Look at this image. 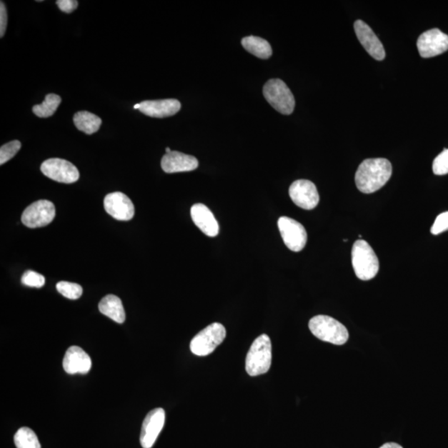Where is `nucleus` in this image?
I'll return each instance as SVG.
<instances>
[{
	"label": "nucleus",
	"mask_w": 448,
	"mask_h": 448,
	"mask_svg": "<svg viewBox=\"0 0 448 448\" xmlns=\"http://www.w3.org/2000/svg\"><path fill=\"white\" fill-rule=\"evenodd\" d=\"M392 175V164L384 158L365 159L355 174V184L360 192L372 194L383 188Z\"/></svg>",
	"instance_id": "f257e3e1"
},
{
	"label": "nucleus",
	"mask_w": 448,
	"mask_h": 448,
	"mask_svg": "<svg viewBox=\"0 0 448 448\" xmlns=\"http://www.w3.org/2000/svg\"><path fill=\"white\" fill-rule=\"evenodd\" d=\"M272 364V343L267 334H261L247 354L245 369L252 377L269 372Z\"/></svg>",
	"instance_id": "f03ea898"
},
{
	"label": "nucleus",
	"mask_w": 448,
	"mask_h": 448,
	"mask_svg": "<svg viewBox=\"0 0 448 448\" xmlns=\"http://www.w3.org/2000/svg\"><path fill=\"white\" fill-rule=\"evenodd\" d=\"M352 265L360 280L369 281L378 274L379 264L374 251L364 240L355 242L352 249Z\"/></svg>",
	"instance_id": "7ed1b4c3"
},
{
	"label": "nucleus",
	"mask_w": 448,
	"mask_h": 448,
	"mask_svg": "<svg viewBox=\"0 0 448 448\" xmlns=\"http://www.w3.org/2000/svg\"><path fill=\"white\" fill-rule=\"evenodd\" d=\"M309 329L321 341L342 346L347 342L349 332L346 327L331 317H314L309 322Z\"/></svg>",
	"instance_id": "20e7f679"
},
{
	"label": "nucleus",
	"mask_w": 448,
	"mask_h": 448,
	"mask_svg": "<svg viewBox=\"0 0 448 448\" xmlns=\"http://www.w3.org/2000/svg\"><path fill=\"white\" fill-rule=\"evenodd\" d=\"M264 95L269 104L283 115L294 111L295 99L289 87L281 79H271L264 86Z\"/></svg>",
	"instance_id": "39448f33"
},
{
	"label": "nucleus",
	"mask_w": 448,
	"mask_h": 448,
	"mask_svg": "<svg viewBox=\"0 0 448 448\" xmlns=\"http://www.w3.org/2000/svg\"><path fill=\"white\" fill-rule=\"evenodd\" d=\"M226 334V329L222 324H211L193 338L190 342V350L198 357H207L222 344Z\"/></svg>",
	"instance_id": "423d86ee"
},
{
	"label": "nucleus",
	"mask_w": 448,
	"mask_h": 448,
	"mask_svg": "<svg viewBox=\"0 0 448 448\" xmlns=\"http://www.w3.org/2000/svg\"><path fill=\"white\" fill-rule=\"evenodd\" d=\"M56 209L49 200H39L29 205L22 214V223L28 228H42L53 222Z\"/></svg>",
	"instance_id": "0eeeda50"
},
{
	"label": "nucleus",
	"mask_w": 448,
	"mask_h": 448,
	"mask_svg": "<svg viewBox=\"0 0 448 448\" xmlns=\"http://www.w3.org/2000/svg\"><path fill=\"white\" fill-rule=\"evenodd\" d=\"M41 171L54 181L64 184H73L79 179V169L66 159L53 158L47 159L41 166Z\"/></svg>",
	"instance_id": "6e6552de"
},
{
	"label": "nucleus",
	"mask_w": 448,
	"mask_h": 448,
	"mask_svg": "<svg viewBox=\"0 0 448 448\" xmlns=\"http://www.w3.org/2000/svg\"><path fill=\"white\" fill-rule=\"evenodd\" d=\"M278 229L288 249L293 252H301L305 248L307 242V231L297 221L283 216L278 219Z\"/></svg>",
	"instance_id": "1a4fd4ad"
},
{
	"label": "nucleus",
	"mask_w": 448,
	"mask_h": 448,
	"mask_svg": "<svg viewBox=\"0 0 448 448\" xmlns=\"http://www.w3.org/2000/svg\"><path fill=\"white\" fill-rule=\"evenodd\" d=\"M417 47L422 58H434L448 50V35L439 29L427 30L420 35Z\"/></svg>",
	"instance_id": "9d476101"
},
{
	"label": "nucleus",
	"mask_w": 448,
	"mask_h": 448,
	"mask_svg": "<svg viewBox=\"0 0 448 448\" xmlns=\"http://www.w3.org/2000/svg\"><path fill=\"white\" fill-rule=\"evenodd\" d=\"M293 203L306 210L315 209L320 201L315 184L307 179H299L293 182L289 189Z\"/></svg>",
	"instance_id": "9b49d317"
},
{
	"label": "nucleus",
	"mask_w": 448,
	"mask_h": 448,
	"mask_svg": "<svg viewBox=\"0 0 448 448\" xmlns=\"http://www.w3.org/2000/svg\"><path fill=\"white\" fill-rule=\"evenodd\" d=\"M166 422V412L154 409L149 412L142 424L140 442L143 448H151L158 439Z\"/></svg>",
	"instance_id": "f8f14e48"
},
{
	"label": "nucleus",
	"mask_w": 448,
	"mask_h": 448,
	"mask_svg": "<svg viewBox=\"0 0 448 448\" xmlns=\"http://www.w3.org/2000/svg\"><path fill=\"white\" fill-rule=\"evenodd\" d=\"M354 28L357 39L367 53L376 60H384L386 56L384 46L372 29L362 20L355 21Z\"/></svg>",
	"instance_id": "ddd939ff"
},
{
	"label": "nucleus",
	"mask_w": 448,
	"mask_h": 448,
	"mask_svg": "<svg viewBox=\"0 0 448 448\" xmlns=\"http://www.w3.org/2000/svg\"><path fill=\"white\" fill-rule=\"evenodd\" d=\"M104 208L108 214L120 221H129L135 214L132 201L121 192L107 194L104 199Z\"/></svg>",
	"instance_id": "4468645a"
},
{
	"label": "nucleus",
	"mask_w": 448,
	"mask_h": 448,
	"mask_svg": "<svg viewBox=\"0 0 448 448\" xmlns=\"http://www.w3.org/2000/svg\"><path fill=\"white\" fill-rule=\"evenodd\" d=\"M198 166L196 158L179 151L166 154L161 159L163 171L168 174L193 171Z\"/></svg>",
	"instance_id": "2eb2a0df"
},
{
	"label": "nucleus",
	"mask_w": 448,
	"mask_h": 448,
	"mask_svg": "<svg viewBox=\"0 0 448 448\" xmlns=\"http://www.w3.org/2000/svg\"><path fill=\"white\" fill-rule=\"evenodd\" d=\"M63 367L70 374H85L91 369V359L84 349L79 347H71L65 354Z\"/></svg>",
	"instance_id": "dca6fc26"
},
{
	"label": "nucleus",
	"mask_w": 448,
	"mask_h": 448,
	"mask_svg": "<svg viewBox=\"0 0 448 448\" xmlns=\"http://www.w3.org/2000/svg\"><path fill=\"white\" fill-rule=\"evenodd\" d=\"M191 218L193 222L205 235L214 238L219 233V226L214 215L207 206L203 204H195L192 206Z\"/></svg>",
	"instance_id": "f3484780"
},
{
	"label": "nucleus",
	"mask_w": 448,
	"mask_h": 448,
	"mask_svg": "<svg viewBox=\"0 0 448 448\" xmlns=\"http://www.w3.org/2000/svg\"><path fill=\"white\" fill-rule=\"evenodd\" d=\"M139 111L148 116L164 118L172 116L178 113L181 104L176 99L145 101L140 103Z\"/></svg>",
	"instance_id": "a211bd4d"
},
{
	"label": "nucleus",
	"mask_w": 448,
	"mask_h": 448,
	"mask_svg": "<svg viewBox=\"0 0 448 448\" xmlns=\"http://www.w3.org/2000/svg\"><path fill=\"white\" fill-rule=\"evenodd\" d=\"M99 311L103 315L118 324L124 323L126 312L121 299L114 295H107L99 303Z\"/></svg>",
	"instance_id": "6ab92c4d"
},
{
	"label": "nucleus",
	"mask_w": 448,
	"mask_h": 448,
	"mask_svg": "<svg viewBox=\"0 0 448 448\" xmlns=\"http://www.w3.org/2000/svg\"><path fill=\"white\" fill-rule=\"evenodd\" d=\"M74 121L76 127L87 135H92L99 131L102 123L99 116L86 111L76 112Z\"/></svg>",
	"instance_id": "aec40b11"
},
{
	"label": "nucleus",
	"mask_w": 448,
	"mask_h": 448,
	"mask_svg": "<svg viewBox=\"0 0 448 448\" xmlns=\"http://www.w3.org/2000/svg\"><path fill=\"white\" fill-rule=\"evenodd\" d=\"M243 47L252 54L262 59H269L272 54L271 45L267 40L255 37V36H249L242 40Z\"/></svg>",
	"instance_id": "412c9836"
},
{
	"label": "nucleus",
	"mask_w": 448,
	"mask_h": 448,
	"mask_svg": "<svg viewBox=\"0 0 448 448\" xmlns=\"http://www.w3.org/2000/svg\"><path fill=\"white\" fill-rule=\"evenodd\" d=\"M61 101V97L56 94L46 96L42 104L33 107L34 114L40 118H48L54 114Z\"/></svg>",
	"instance_id": "4be33fe9"
},
{
	"label": "nucleus",
	"mask_w": 448,
	"mask_h": 448,
	"mask_svg": "<svg viewBox=\"0 0 448 448\" xmlns=\"http://www.w3.org/2000/svg\"><path fill=\"white\" fill-rule=\"evenodd\" d=\"M14 444L17 448H41L35 432L29 427H21L14 435Z\"/></svg>",
	"instance_id": "5701e85b"
},
{
	"label": "nucleus",
	"mask_w": 448,
	"mask_h": 448,
	"mask_svg": "<svg viewBox=\"0 0 448 448\" xmlns=\"http://www.w3.org/2000/svg\"><path fill=\"white\" fill-rule=\"evenodd\" d=\"M56 290L66 298L71 299V300H76L82 295V287L76 284V283L69 282H59L56 284Z\"/></svg>",
	"instance_id": "b1692460"
},
{
	"label": "nucleus",
	"mask_w": 448,
	"mask_h": 448,
	"mask_svg": "<svg viewBox=\"0 0 448 448\" xmlns=\"http://www.w3.org/2000/svg\"><path fill=\"white\" fill-rule=\"evenodd\" d=\"M21 148V142L19 141H10L0 148V164L8 162L15 156Z\"/></svg>",
	"instance_id": "393cba45"
},
{
	"label": "nucleus",
	"mask_w": 448,
	"mask_h": 448,
	"mask_svg": "<svg viewBox=\"0 0 448 448\" xmlns=\"http://www.w3.org/2000/svg\"><path fill=\"white\" fill-rule=\"evenodd\" d=\"M21 281L24 285L30 287L41 288L45 284V277L31 270L24 272Z\"/></svg>",
	"instance_id": "a878e982"
},
{
	"label": "nucleus",
	"mask_w": 448,
	"mask_h": 448,
	"mask_svg": "<svg viewBox=\"0 0 448 448\" xmlns=\"http://www.w3.org/2000/svg\"><path fill=\"white\" fill-rule=\"evenodd\" d=\"M432 171L436 175L448 174V149H444V151L435 158L432 164Z\"/></svg>",
	"instance_id": "bb28decb"
},
{
	"label": "nucleus",
	"mask_w": 448,
	"mask_h": 448,
	"mask_svg": "<svg viewBox=\"0 0 448 448\" xmlns=\"http://www.w3.org/2000/svg\"><path fill=\"white\" fill-rule=\"evenodd\" d=\"M448 230V212L442 213L437 216L434 225L431 228V233L439 235Z\"/></svg>",
	"instance_id": "cd10ccee"
},
{
	"label": "nucleus",
	"mask_w": 448,
	"mask_h": 448,
	"mask_svg": "<svg viewBox=\"0 0 448 448\" xmlns=\"http://www.w3.org/2000/svg\"><path fill=\"white\" fill-rule=\"evenodd\" d=\"M56 4L61 11L66 14L73 13L79 6V2L76 1V0H58Z\"/></svg>",
	"instance_id": "c85d7f7f"
},
{
	"label": "nucleus",
	"mask_w": 448,
	"mask_h": 448,
	"mask_svg": "<svg viewBox=\"0 0 448 448\" xmlns=\"http://www.w3.org/2000/svg\"><path fill=\"white\" fill-rule=\"evenodd\" d=\"M8 24V14L7 9L5 7V4L1 1L0 4V37L3 38L6 31Z\"/></svg>",
	"instance_id": "c756f323"
},
{
	"label": "nucleus",
	"mask_w": 448,
	"mask_h": 448,
	"mask_svg": "<svg viewBox=\"0 0 448 448\" xmlns=\"http://www.w3.org/2000/svg\"><path fill=\"white\" fill-rule=\"evenodd\" d=\"M379 448H403V447H402L400 445L397 444H394V442H389V444H385Z\"/></svg>",
	"instance_id": "7c9ffc66"
},
{
	"label": "nucleus",
	"mask_w": 448,
	"mask_h": 448,
	"mask_svg": "<svg viewBox=\"0 0 448 448\" xmlns=\"http://www.w3.org/2000/svg\"><path fill=\"white\" fill-rule=\"evenodd\" d=\"M140 107H141L140 103H138V104L134 106V108H135V109H138V110L140 109Z\"/></svg>",
	"instance_id": "2f4dec72"
},
{
	"label": "nucleus",
	"mask_w": 448,
	"mask_h": 448,
	"mask_svg": "<svg viewBox=\"0 0 448 448\" xmlns=\"http://www.w3.org/2000/svg\"><path fill=\"white\" fill-rule=\"evenodd\" d=\"M166 154L172 152L171 149H169V147L166 148Z\"/></svg>",
	"instance_id": "473e14b6"
}]
</instances>
